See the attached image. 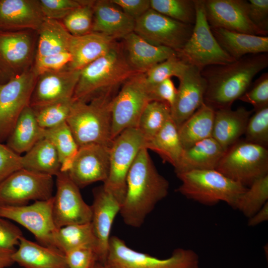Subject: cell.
Segmentation results:
<instances>
[{"instance_id":"12","label":"cell","mask_w":268,"mask_h":268,"mask_svg":"<svg viewBox=\"0 0 268 268\" xmlns=\"http://www.w3.org/2000/svg\"><path fill=\"white\" fill-rule=\"evenodd\" d=\"M53 176L21 169L0 183V206L27 205L53 196Z\"/></svg>"},{"instance_id":"7","label":"cell","mask_w":268,"mask_h":268,"mask_svg":"<svg viewBox=\"0 0 268 268\" xmlns=\"http://www.w3.org/2000/svg\"><path fill=\"white\" fill-rule=\"evenodd\" d=\"M215 170L248 187L268 174V148L239 139L225 151Z\"/></svg>"},{"instance_id":"29","label":"cell","mask_w":268,"mask_h":268,"mask_svg":"<svg viewBox=\"0 0 268 268\" xmlns=\"http://www.w3.org/2000/svg\"><path fill=\"white\" fill-rule=\"evenodd\" d=\"M221 47L233 59L237 60L248 55L268 52V36L251 35L210 27Z\"/></svg>"},{"instance_id":"35","label":"cell","mask_w":268,"mask_h":268,"mask_svg":"<svg viewBox=\"0 0 268 268\" xmlns=\"http://www.w3.org/2000/svg\"><path fill=\"white\" fill-rule=\"evenodd\" d=\"M54 240L56 248L64 254L80 248H91L96 253L97 242L91 222L61 227L58 229Z\"/></svg>"},{"instance_id":"26","label":"cell","mask_w":268,"mask_h":268,"mask_svg":"<svg viewBox=\"0 0 268 268\" xmlns=\"http://www.w3.org/2000/svg\"><path fill=\"white\" fill-rule=\"evenodd\" d=\"M12 260L23 268H68L64 253L23 236L12 256Z\"/></svg>"},{"instance_id":"8","label":"cell","mask_w":268,"mask_h":268,"mask_svg":"<svg viewBox=\"0 0 268 268\" xmlns=\"http://www.w3.org/2000/svg\"><path fill=\"white\" fill-rule=\"evenodd\" d=\"M196 18L192 34L177 56L201 71L208 66L231 63L235 60L220 46L206 19L203 0H195Z\"/></svg>"},{"instance_id":"9","label":"cell","mask_w":268,"mask_h":268,"mask_svg":"<svg viewBox=\"0 0 268 268\" xmlns=\"http://www.w3.org/2000/svg\"><path fill=\"white\" fill-rule=\"evenodd\" d=\"M144 145L145 139L139 130L129 128L114 138L110 146L109 172L102 186L121 205L126 196L129 171Z\"/></svg>"},{"instance_id":"32","label":"cell","mask_w":268,"mask_h":268,"mask_svg":"<svg viewBox=\"0 0 268 268\" xmlns=\"http://www.w3.org/2000/svg\"><path fill=\"white\" fill-rule=\"evenodd\" d=\"M71 36L61 21L45 18L38 31L35 60L69 52Z\"/></svg>"},{"instance_id":"3","label":"cell","mask_w":268,"mask_h":268,"mask_svg":"<svg viewBox=\"0 0 268 268\" xmlns=\"http://www.w3.org/2000/svg\"><path fill=\"white\" fill-rule=\"evenodd\" d=\"M137 72L129 64L121 46L117 44L80 70L72 100L88 102L99 95L115 92Z\"/></svg>"},{"instance_id":"22","label":"cell","mask_w":268,"mask_h":268,"mask_svg":"<svg viewBox=\"0 0 268 268\" xmlns=\"http://www.w3.org/2000/svg\"><path fill=\"white\" fill-rule=\"evenodd\" d=\"M44 19L39 0H0V32H38Z\"/></svg>"},{"instance_id":"19","label":"cell","mask_w":268,"mask_h":268,"mask_svg":"<svg viewBox=\"0 0 268 268\" xmlns=\"http://www.w3.org/2000/svg\"><path fill=\"white\" fill-rule=\"evenodd\" d=\"M80 70L67 68L42 73L37 77L29 106L39 107L72 99Z\"/></svg>"},{"instance_id":"10","label":"cell","mask_w":268,"mask_h":268,"mask_svg":"<svg viewBox=\"0 0 268 268\" xmlns=\"http://www.w3.org/2000/svg\"><path fill=\"white\" fill-rule=\"evenodd\" d=\"M149 102L144 73H135L122 84L112 101L113 140L126 129L137 128L141 115Z\"/></svg>"},{"instance_id":"50","label":"cell","mask_w":268,"mask_h":268,"mask_svg":"<svg viewBox=\"0 0 268 268\" xmlns=\"http://www.w3.org/2000/svg\"><path fill=\"white\" fill-rule=\"evenodd\" d=\"M21 169V156L0 142V183Z\"/></svg>"},{"instance_id":"20","label":"cell","mask_w":268,"mask_h":268,"mask_svg":"<svg viewBox=\"0 0 268 268\" xmlns=\"http://www.w3.org/2000/svg\"><path fill=\"white\" fill-rule=\"evenodd\" d=\"M179 80L176 99L171 108L172 119L178 128L204 103L207 87L201 70L191 65Z\"/></svg>"},{"instance_id":"40","label":"cell","mask_w":268,"mask_h":268,"mask_svg":"<svg viewBox=\"0 0 268 268\" xmlns=\"http://www.w3.org/2000/svg\"><path fill=\"white\" fill-rule=\"evenodd\" d=\"M20 229L10 220L0 217V266L7 268L14 263L12 256L22 236Z\"/></svg>"},{"instance_id":"6","label":"cell","mask_w":268,"mask_h":268,"mask_svg":"<svg viewBox=\"0 0 268 268\" xmlns=\"http://www.w3.org/2000/svg\"><path fill=\"white\" fill-rule=\"evenodd\" d=\"M199 264L198 255L191 249L177 248L169 258L159 259L137 252L112 236L103 264L107 268H200Z\"/></svg>"},{"instance_id":"43","label":"cell","mask_w":268,"mask_h":268,"mask_svg":"<svg viewBox=\"0 0 268 268\" xmlns=\"http://www.w3.org/2000/svg\"><path fill=\"white\" fill-rule=\"evenodd\" d=\"M189 66L177 54L155 65L145 72L146 82L148 85H152L172 76L180 79Z\"/></svg>"},{"instance_id":"56","label":"cell","mask_w":268,"mask_h":268,"mask_svg":"<svg viewBox=\"0 0 268 268\" xmlns=\"http://www.w3.org/2000/svg\"></svg>"},{"instance_id":"49","label":"cell","mask_w":268,"mask_h":268,"mask_svg":"<svg viewBox=\"0 0 268 268\" xmlns=\"http://www.w3.org/2000/svg\"><path fill=\"white\" fill-rule=\"evenodd\" d=\"M68 268H92L98 262L94 250L89 248H80L65 254Z\"/></svg>"},{"instance_id":"53","label":"cell","mask_w":268,"mask_h":268,"mask_svg":"<svg viewBox=\"0 0 268 268\" xmlns=\"http://www.w3.org/2000/svg\"><path fill=\"white\" fill-rule=\"evenodd\" d=\"M268 219V202L259 210L248 218V225L250 227L256 226Z\"/></svg>"},{"instance_id":"44","label":"cell","mask_w":268,"mask_h":268,"mask_svg":"<svg viewBox=\"0 0 268 268\" xmlns=\"http://www.w3.org/2000/svg\"><path fill=\"white\" fill-rule=\"evenodd\" d=\"M245 140L268 148V106L255 111L249 119Z\"/></svg>"},{"instance_id":"33","label":"cell","mask_w":268,"mask_h":268,"mask_svg":"<svg viewBox=\"0 0 268 268\" xmlns=\"http://www.w3.org/2000/svg\"><path fill=\"white\" fill-rule=\"evenodd\" d=\"M21 163L23 169L52 176H56L61 169L56 149L45 137L21 156Z\"/></svg>"},{"instance_id":"31","label":"cell","mask_w":268,"mask_h":268,"mask_svg":"<svg viewBox=\"0 0 268 268\" xmlns=\"http://www.w3.org/2000/svg\"><path fill=\"white\" fill-rule=\"evenodd\" d=\"M215 110L204 103L178 128L183 149L212 137Z\"/></svg>"},{"instance_id":"14","label":"cell","mask_w":268,"mask_h":268,"mask_svg":"<svg viewBox=\"0 0 268 268\" xmlns=\"http://www.w3.org/2000/svg\"><path fill=\"white\" fill-rule=\"evenodd\" d=\"M53 196L30 204L0 206V217L22 225L34 236L40 244L57 248L54 237L58 229L53 216Z\"/></svg>"},{"instance_id":"51","label":"cell","mask_w":268,"mask_h":268,"mask_svg":"<svg viewBox=\"0 0 268 268\" xmlns=\"http://www.w3.org/2000/svg\"><path fill=\"white\" fill-rule=\"evenodd\" d=\"M247 10L252 23L268 34V0H247Z\"/></svg>"},{"instance_id":"39","label":"cell","mask_w":268,"mask_h":268,"mask_svg":"<svg viewBox=\"0 0 268 268\" xmlns=\"http://www.w3.org/2000/svg\"><path fill=\"white\" fill-rule=\"evenodd\" d=\"M268 200V174L261 177L248 187L241 197L236 209L250 218L259 210Z\"/></svg>"},{"instance_id":"55","label":"cell","mask_w":268,"mask_h":268,"mask_svg":"<svg viewBox=\"0 0 268 268\" xmlns=\"http://www.w3.org/2000/svg\"><path fill=\"white\" fill-rule=\"evenodd\" d=\"M0 268H2V267L0 266Z\"/></svg>"},{"instance_id":"45","label":"cell","mask_w":268,"mask_h":268,"mask_svg":"<svg viewBox=\"0 0 268 268\" xmlns=\"http://www.w3.org/2000/svg\"><path fill=\"white\" fill-rule=\"evenodd\" d=\"M83 2L82 0H39L45 18L60 21L82 5Z\"/></svg>"},{"instance_id":"18","label":"cell","mask_w":268,"mask_h":268,"mask_svg":"<svg viewBox=\"0 0 268 268\" xmlns=\"http://www.w3.org/2000/svg\"><path fill=\"white\" fill-rule=\"evenodd\" d=\"M110 146L89 144L79 147L67 173L79 188L107 180L110 168Z\"/></svg>"},{"instance_id":"1","label":"cell","mask_w":268,"mask_h":268,"mask_svg":"<svg viewBox=\"0 0 268 268\" xmlns=\"http://www.w3.org/2000/svg\"><path fill=\"white\" fill-rule=\"evenodd\" d=\"M168 181L156 169L143 147L138 152L127 178L125 200L120 214L124 223L138 228L156 205L168 195Z\"/></svg>"},{"instance_id":"23","label":"cell","mask_w":268,"mask_h":268,"mask_svg":"<svg viewBox=\"0 0 268 268\" xmlns=\"http://www.w3.org/2000/svg\"><path fill=\"white\" fill-rule=\"evenodd\" d=\"M92 32L111 37L124 38L134 32L135 20L111 0H94Z\"/></svg>"},{"instance_id":"36","label":"cell","mask_w":268,"mask_h":268,"mask_svg":"<svg viewBox=\"0 0 268 268\" xmlns=\"http://www.w3.org/2000/svg\"><path fill=\"white\" fill-rule=\"evenodd\" d=\"M44 137L49 140L56 149L61 163L60 172H67L77 154L79 146L67 122L45 130Z\"/></svg>"},{"instance_id":"28","label":"cell","mask_w":268,"mask_h":268,"mask_svg":"<svg viewBox=\"0 0 268 268\" xmlns=\"http://www.w3.org/2000/svg\"><path fill=\"white\" fill-rule=\"evenodd\" d=\"M224 152L213 137L205 138L183 149L175 172L215 169Z\"/></svg>"},{"instance_id":"11","label":"cell","mask_w":268,"mask_h":268,"mask_svg":"<svg viewBox=\"0 0 268 268\" xmlns=\"http://www.w3.org/2000/svg\"><path fill=\"white\" fill-rule=\"evenodd\" d=\"M38 32H0V84L31 69L37 49Z\"/></svg>"},{"instance_id":"52","label":"cell","mask_w":268,"mask_h":268,"mask_svg":"<svg viewBox=\"0 0 268 268\" xmlns=\"http://www.w3.org/2000/svg\"><path fill=\"white\" fill-rule=\"evenodd\" d=\"M111 1L135 20L151 8L150 0H111Z\"/></svg>"},{"instance_id":"21","label":"cell","mask_w":268,"mask_h":268,"mask_svg":"<svg viewBox=\"0 0 268 268\" xmlns=\"http://www.w3.org/2000/svg\"><path fill=\"white\" fill-rule=\"evenodd\" d=\"M90 206L91 223L97 242L96 254L98 262L103 264L108 252L112 226L121 204L102 186L94 190Z\"/></svg>"},{"instance_id":"16","label":"cell","mask_w":268,"mask_h":268,"mask_svg":"<svg viewBox=\"0 0 268 268\" xmlns=\"http://www.w3.org/2000/svg\"><path fill=\"white\" fill-rule=\"evenodd\" d=\"M56 177V192L53 196L52 211L57 229L70 224L90 222L91 206L84 201L79 188L67 172H60Z\"/></svg>"},{"instance_id":"4","label":"cell","mask_w":268,"mask_h":268,"mask_svg":"<svg viewBox=\"0 0 268 268\" xmlns=\"http://www.w3.org/2000/svg\"><path fill=\"white\" fill-rule=\"evenodd\" d=\"M115 92L99 95L88 102L72 100L66 122L79 147L89 144L111 146V109Z\"/></svg>"},{"instance_id":"30","label":"cell","mask_w":268,"mask_h":268,"mask_svg":"<svg viewBox=\"0 0 268 268\" xmlns=\"http://www.w3.org/2000/svg\"><path fill=\"white\" fill-rule=\"evenodd\" d=\"M44 131L39 126L33 110L29 105L19 116L6 145L19 155L26 153L44 138Z\"/></svg>"},{"instance_id":"25","label":"cell","mask_w":268,"mask_h":268,"mask_svg":"<svg viewBox=\"0 0 268 268\" xmlns=\"http://www.w3.org/2000/svg\"><path fill=\"white\" fill-rule=\"evenodd\" d=\"M123 39L128 61L138 72L145 73L155 65L177 55L174 50L152 45L134 32Z\"/></svg>"},{"instance_id":"34","label":"cell","mask_w":268,"mask_h":268,"mask_svg":"<svg viewBox=\"0 0 268 268\" xmlns=\"http://www.w3.org/2000/svg\"><path fill=\"white\" fill-rule=\"evenodd\" d=\"M144 147L157 153L164 161L175 167L184 149L172 117L152 138L145 141Z\"/></svg>"},{"instance_id":"2","label":"cell","mask_w":268,"mask_h":268,"mask_svg":"<svg viewBox=\"0 0 268 268\" xmlns=\"http://www.w3.org/2000/svg\"><path fill=\"white\" fill-rule=\"evenodd\" d=\"M268 66V54L248 55L227 64L206 67L201 71L206 81L204 103L214 110L231 108L249 89L254 77Z\"/></svg>"},{"instance_id":"24","label":"cell","mask_w":268,"mask_h":268,"mask_svg":"<svg viewBox=\"0 0 268 268\" xmlns=\"http://www.w3.org/2000/svg\"><path fill=\"white\" fill-rule=\"evenodd\" d=\"M117 44L115 39L98 33L92 32L79 36L72 35L68 49L72 60L67 68L80 70L107 54Z\"/></svg>"},{"instance_id":"54","label":"cell","mask_w":268,"mask_h":268,"mask_svg":"<svg viewBox=\"0 0 268 268\" xmlns=\"http://www.w3.org/2000/svg\"><path fill=\"white\" fill-rule=\"evenodd\" d=\"M92 268H107L103 264L97 262Z\"/></svg>"},{"instance_id":"46","label":"cell","mask_w":268,"mask_h":268,"mask_svg":"<svg viewBox=\"0 0 268 268\" xmlns=\"http://www.w3.org/2000/svg\"><path fill=\"white\" fill-rule=\"evenodd\" d=\"M253 107L254 112L268 106V73L263 74L239 98Z\"/></svg>"},{"instance_id":"47","label":"cell","mask_w":268,"mask_h":268,"mask_svg":"<svg viewBox=\"0 0 268 268\" xmlns=\"http://www.w3.org/2000/svg\"><path fill=\"white\" fill-rule=\"evenodd\" d=\"M72 60L69 52L53 54L35 60L32 67L37 76L48 71H55L67 68Z\"/></svg>"},{"instance_id":"17","label":"cell","mask_w":268,"mask_h":268,"mask_svg":"<svg viewBox=\"0 0 268 268\" xmlns=\"http://www.w3.org/2000/svg\"><path fill=\"white\" fill-rule=\"evenodd\" d=\"M205 15L211 27L254 35L268 36L250 20L247 0H203Z\"/></svg>"},{"instance_id":"42","label":"cell","mask_w":268,"mask_h":268,"mask_svg":"<svg viewBox=\"0 0 268 268\" xmlns=\"http://www.w3.org/2000/svg\"><path fill=\"white\" fill-rule=\"evenodd\" d=\"M94 0H83L76 8L61 21L72 36H79L92 32Z\"/></svg>"},{"instance_id":"48","label":"cell","mask_w":268,"mask_h":268,"mask_svg":"<svg viewBox=\"0 0 268 268\" xmlns=\"http://www.w3.org/2000/svg\"><path fill=\"white\" fill-rule=\"evenodd\" d=\"M147 87L150 101L161 102L172 107L176 99L177 89L171 78L154 84H147Z\"/></svg>"},{"instance_id":"37","label":"cell","mask_w":268,"mask_h":268,"mask_svg":"<svg viewBox=\"0 0 268 268\" xmlns=\"http://www.w3.org/2000/svg\"><path fill=\"white\" fill-rule=\"evenodd\" d=\"M171 118V108L165 103L149 102L140 117L137 128L145 141L152 138Z\"/></svg>"},{"instance_id":"38","label":"cell","mask_w":268,"mask_h":268,"mask_svg":"<svg viewBox=\"0 0 268 268\" xmlns=\"http://www.w3.org/2000/svg\"><path fill=\"white\" fill-rule=\"evenodd\" d=\"M150 8L171 19L194 25L196 18L195 0H150Z\"/></svg>"},{"instance_id":"13","label":"cell","mask_w":268,"mask_h":268,"mask_svg":"<svg viewBox=\"0 0 268 268\" xmlns=\"http://www.w3.org/2000/svg\"><path fill=\"white\" fill-rule=\"evenodd\" d=\"M193 25L182 23L150 8L135 20L134 32L149 43L177 53L190 38Z\"/></svg>"},{"instance_id":"15","label":"cell","mask_w":268,"mask_h":268,"mask_svg":"<svg viewBox=\"0 0 268 268\" xmlns=\"http://www.w3.org/2000/svg\"><path fill=\"white\" fill-rule=\"evenodd\" d=\"M37 77L31 68L0 84V142L7 140L20 114L29 105Z\"/></svg>"},{"instance_id":"27","label":"cell","mask_w":268,"mask_h":268,"mask_svg":"<svg viewBox=\"0 0 268 268\" xmlns=\"http://www.w3.org/2000/svg\"><path fill=\"white\" fill-rule=\"evenodd\" d=\"M254 112L240 107L215 110L213 137L225 151L244 134L249 118Z\"/></svg>"},{"instance_id":"41","label":"cell","mask_w":268,"mask_h":268,"mask_svg":"<svg viewBox=\"0 0 268 268\" xmlns=\"http://www.w3.org/2000/svg\"><path fill=\"white\" fill-rule=\"evenodd\" d=\"M72 101V99L63 100L39 107L32 108L39 126L44 130H47L66 122Z\"/></svg>"},{"instance_id":"5","label":"cell","mask_w":268,"mask_h":268,"mask_svg":"<svg viewBox=\"0 0 268 268\" xmlns=\"http://www.w3.org/2000/svg\"><path fill=\"white\" fill-rule=\"evenodd\" d=\"M176 175L181 181L177 191L206 205L223 201L236 209L241 197L247 189L215 169L194 170Z\"/></svg>"}]
</instances>
